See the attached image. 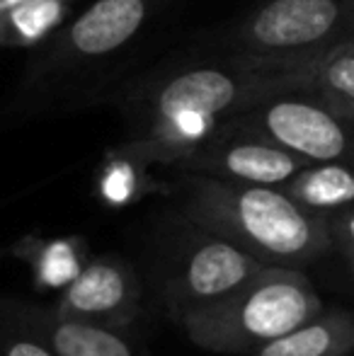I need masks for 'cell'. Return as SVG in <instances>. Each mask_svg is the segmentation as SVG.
Wrapping results in <instances>:
<instances>
[{"instance_id":"obj_1","label":"cell","mask_w":354,"mask_h":356,"mask_svg":"<svg viewBox=\"0 0 354 356\" xmlns=\"http://www.w3.org/2000/svg\"><path fill=\"white\" fill-rule=\"evenodd\" d=\"M316 61L282 63L226 51L168 68L138 97L141 129L127 145L151 165L177 170L236 114L272 95L308 90Z\"/></svg>"},{"instance_id":"obj_2","label":"cell","mask_w":354,"mask_h":356,"mask_svg":"<svg viewBox=\"0 0 354 356\" xmlns=\"http://www.w3.org/2000/svg\"><path fill=\"white\" fill-rule=\"evenodd\" d=\"M175 211L272 267L306 269L332 254L328 223L282 187L179 172Z\"/></svg>"},{"instance_id":"obj_3","label":"cell","mask_w":354,"mask_h":356,"mask_svg":"<svg viewBox=\"0 0 354 356\" xmlns=\"http://www.w3.org/2000/svg\"><path fill=\"white\" fill-rule=\"evenodd\" d=\"M323 305L306 269L267 264L228 296L184 313L175 325L204 352L252 356Z\"/></svg>"},{"instance_id":"obj_4","label":"cell","mask_w":354,"mask_h":356,"mask_svg":"<svg viewBox=\"0 0 354 356\" xmlns=\"http://www.w3.org/2000/svg\"><path fill=\"white\" fill-rule=\"evenodd\" d=\"M262 267L267 264L236 243L172 209L158 233L153 282L166 315L177 323L189 310L236 291Z\"/></svg>"},{"instance_id":"obj_5","label":"cell","mask_w":354,"mask_h":356,"mask_svg":"<svg viewBox=\"0 0 354 356\" xmlns=\"http://www.w3.org/2000/svg\"><path fill=\"white\" fill-rule=\"evenodd\" d=\"M354 42V0H260L231 29L226 51L306 63Z\"/></svg>"},{"instance_id":"obj_6","label":"cell","mask_w":354,"mask_h":356,"mask_svg":"<svg viewBox=\"0 0 354 356\" xmlns=\"http://www.w3.org/2000/svg\"><path fill=\"white\" fill-rule=\"evenodd\" d=\"M233 122L287 148L306 163L354 165V122L308 90H289L236 114Z\"/></svg>"},{"instance_id":"obj_7","label":"cell","mask_w":354,"mask_h":356,"mask_svg":"<svg viewBox=\"0 0 354 356\" xmlns=\"http://www.w3.org/2000/svg\"><path fill=\"white\" fill-rule=\"evenodd\" d=\"M166 0H95L71 17L47 44L42 66L49 73L90 71L117 56L141 34Z\"/></svg>"},{"instance_id":"obj_8","label":"cell","mask_w":354,"mask_h":356,"mask_svg":"<svg viewBox=\"0 0 354 356\" xmlns=\"http://www.w3.org/2000/svg\"><path fill=\"white\" fill-rule=\"evenodd\" d=\"M306 160L228 119L216 136L179 163L177 172L204 175L238 184L284 187Z\"/></svg>"},{"instance_id":"obj_9","label":"cell","mask_w":354,"mask_h":356,"mask_svg":"<svg viewBox=\"0 0 354 356\" xmlns=\"http://www.w3.org/2000/svg\"><path fill=\"white\" fill-rule=\"evenodd\" d=\"M56 305L66 313L117 332H134L143 310V279L119 254L90 257L78 279L63 289Z\"/></svg>"},{"instance_id":"obj_10","label":"cell","mask_w":354,"mask_h":356,"mask_svg":"<svg viewBox=\"0 0 354 356\" xmlns=\"http://www.w3.org/2000/svg\"><path fill=\"white\" fill-rule=\"evenodd\" d=\"M0 320L27 332L54 356H146L143 344L131 332L99 327L56 303L44 305L0 296Z\"/></svg>"},{"instance_id":"obj_11","label":"cell","mask_w":354,"mask_h":356,"mask_svg":"<svg viewBox=\"0 0 354 356\" xmlns=\"http://www.w3.org/2000/svg\"><path fill=\"white\" fill-rule=\"evenodd\" d=\"M5 254L15 257L27 267L32 286L37 291L61 293L78 279L90 262V245L83 235H47L27 233L15 240Z\"/></svg>"},{"instance_id":"obj_12","label":"cell","mask_w":354,"mask_h":356,"mask_svg":"<svg viewBox=\"0 0 354 356\" xmlns=\"http://www.w3.org/2000/svg\"><path fill=\"white\" fill-rule=\"evenodd\" d=\"M354 310L323 305L313 318L291 332L260 347L252 356H352Z\"/></svg>"},{"instance_id":"obj_13","label":"cell","mask_w":354,"mask_h":356,"mask_svg":"<svg viewBox=\"0 0 354 356\" xmlns=\"http://www.w3.org/2000/svg\"><path fill=\"white\" fill-rule=\"evenodd\" d=\"M282 189L306 211L328 218L354 207V165L306 163Z\"/></svg>"},{"instance_id":"obj_14","label":"cell","mask_w":354,"mask_h":356,"mask_svg":"<svg viewBox=\"0 0 354 356\" xmlns=\"http://www.w3.org/2000/svg\"><path fill=\"white\" fill-rule=\"evenodd\" d=\"M153 165L127 143L109 150L95 175V197L107 209H127L151 194L163 192V184L151 175Z\"/></svg>"},{"instance_id":"obj_15","label":"cell","mask_w":354,"mask_h":356,"mask_svg":"<svg viewBox=\"0 0 354 356\" xmlns=\"http://www.w3.org/2000/svg\"><path fill=\"white\" fill-rule=\"evenodd\" d=\"M76 0H22L0 32V49H39L73 17Z\"/></svg>"},{"instance_id":"obj_16","label":"cell","mask_w":354,"mask_h":356,"mask_svg":"<svg viewBox=\"0 0 354 356\" xmlns=\"http://www.w3.org/2000/svg\"><path fill=\"white\" fill-rule=\"evenodd\" d=\"M308 92L354 122V42L342 44L318 58Z\"/></svg>"},{"instance_id":"obj_17","label":"cell","mask_w":354,"mask_h":356,"mask_svg":"<svg viewBox=\"0 0 354 356\" xmlns=\"http://www.w3.org/2000/svg\"><path fill=\"white\" fill-rule=\"evenodd\" d=\"M0 356H54L47 347L15 325L0 320Z\"/></svg>"},{"instance_id":"obj_18","label":"cell","mask_w":354,"mask_h":356,"mask_svg":"<svg viewBox=\"0 0 354 356\" xmlns=\"http://www.w3.org/2000/svg\"><path fill=\"white\" fill-rule=\"evenodd\" d=\"M328 233H330L332 254H350L354 252V207L340 213H332L325 218Z\"/></svg>"},{"instance_id":"obj_19","label":"cell","mask_w":354,"mask_h":356,"mask_svg":"<svg viewBox=\"0 0 354 356\" xmlns=\"http://www.w3.org/2000/svg\"><path fill=\"white\" fill-rule=\"evenodd\" d=\"M19 3H22V0H0V32H3L5 22H8V17L13 15V10L17 8Z\"/></svg>"},{"instance_id":"obj_20","label":"cell","mask_w":354,"mask_h":356,"mask_svg":"<svg viewBox=\"0 0 354 356\" xmlns=\"http://www.w3.org/2000/svg\"><path fill=\"white\" fill-rule=\"evenodd\" d=\"M342 257V269H345L347 279H350V284L354 286V252L350 254H340Z\"/></svg>"},{"instance_id":"obj_21","label":"cell","mask_w":354,"mask_h":356,"mask_svg":"<svg viewBox=\"0 0 354 356\" xmlns=\"http://www.w3.org/2000/svg\"><path fill=\"white\" fill-rule=\"evenodd\" d=\"M3 254H5V250H0V257H3Z\"/></svg>"}]
</instances>
